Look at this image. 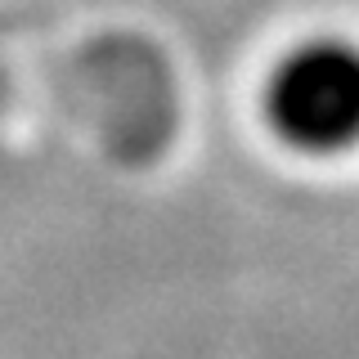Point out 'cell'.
Instances as JSON below:
<instances>
[{
    "mask_svg": "<svg viewBox=\"0 0 359 359\" xmlns=\"http://www.w3.org/2000/svg\"><path fill=\"white\" fill-rule=\"evenodd\" d=\"M265 112L301 153L359 149V45L314 36L287 50L269 76Z\"/></svg>",
    "mask_w": 359,
    "mask_h": 359,
    "instance_id": "1",
    "label": "cell"
}]
</instances>
